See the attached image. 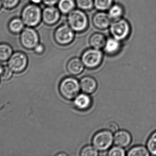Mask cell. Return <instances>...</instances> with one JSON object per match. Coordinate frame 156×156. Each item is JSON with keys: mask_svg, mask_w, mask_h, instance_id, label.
<instances>
[{"mask_svg": "<svg viewBox=\"0 0 156 156\" xmlns=\"http://www.w3.org/2000/svg\"><path fill=\"white\" fill-rule=\"evenodd\" d=\"M68 24L75 32H82L88 26V19L83 11L74 9L68 14Z\"/></svg>", "mask_w": 156, "mask_h": 156, "instance_id": "1", "label": "cell"}, {"mask_svg": "<svg viewBox=\"0 0 156 156\" xmlns=\"http://www.w3.org/2000/svg\"><path fill=\"white\" fill-rule=\"evenodd\" d=\"M22 18L25 24L30 27H34L42 20V10L37 5H28L23 9Z\"/></svg>", "mask_w": 156, "mask_h": 156, "instance_id": "2", "label": "cell"}, {"mask_svg": "<svg viewBox=\"0 0 156 156\" xmlns=\"http://www.w3.org/2000/svg\"><path fill=\"white\" fill-rule=\"evenodd\" d=\"M80 84L76 79L72 77L64 78L60 83L59 91L62 97L67 100H72L79 94Z\"/></svg>", "mask_w": 156, "mask_h": 156, "instance_id": "3", "label": "cell"}, {"mask_svg": "<svg viewBox=\"0 0 156 156\" xmlns=\"http://www.w3.org/2000/svg\"><path fill=\"white\" fill-rule=\"evenodd\" d=\"M109 27L112 37L120 41L128 38L131 33L130 24L123 18L113 21Z\"/></svg>", "mask_w": 156, "mask_h": 156, "instance_id": "4", "label": "cell"}, {"mask_svg": "<svg viewBox=\"0 0 156 156\" xmlns=\"http://www.w3.org/2000/svg\"><path fill=\"white\" fill-rule=\"evenodd\" d=\"M114 142L112 132L109 130H102L94 135L92 139L93 146L98 151H105L109 149Z\"/></svg>", "mask_w": 156, "mask_h": 156, "instance_id": "5", "label": "cell"}, {"mask_svg": "<svg viewBox=\"0 0 156 156\" xmlns=\"http://www.w3.org/2000/svg\"><path fill=\"white\" fill-rule=\"evenodd\" d=\"M102 59L101 51L92 48L84 51L81 56V60L83 65L89 69H94L99 67Z\"/></svg>", "mask_w": 156, "mask_h": 156, "instance_id": "6", "label": "cell"}, {"mask_svg": "<svg viewBox=\"0 0 156 156\" xmlns=\"http://www.w3.org/2000/svg\"><path fill=\"white\" fill-rule=\"evenodd\" d=\"M54 38L56 43L59 45H66L74 40L75 32L68 24L61 25L55 31Z\"/></svg>", "mask_w": 156, "mask_h": 156, "instance_id": "7", "label": "cell"}, {"mask_svg": "<svg viewBox=\"0 0 156 156\" xmlns=\"http://www.w3.org/2000/svg\"><path fill=\"white\" fill-rule=\"evenodd\" d=\"M20 41L22 45L27 49H34L39 44V35L34 28L28 27L22 31Z\"/></svg>", "mask_w": 156, "mask_h": 156, "instance_id": "8", "label": "cell"}, {"mask_svg": "<svg viewBox=\"0 0 156 156\" xmlns=\"http://www.w3.org/2000/svg\"><path fill=\"white\" fill-rule=\"evenodd\" d=\"M28 65V58L25 53L16 52L12 54L8 61V67L12 71L21 73L25 70Z\"/></svg>", "mask_w": 156, "mask_h": 156, "instance_id": "9", "label": "cell"}, {"mask_svg": "<svg viewBox=\"0 0 156 156\" xmlns=\"http://www.w3.org/2000/svg\"><path fill=\"white\" fill-rule=\"evenodd\" d=\"M61 13L58 7L47 6L42 11V20L48 25H53L59 21Z\"/></svg>", "mask_w": 156, "mask_h": 156, "instance_id": "10", "label": "cell"}, {"mask_svg": "<svg viewBox=\"0 0 156 156\" xmlns=\"http://www.w3.org/2000/svg\"><path fill=\"white\" fill-rule=\"evenodd\" d=\"M93 24L97 29L104 30L110 27L112 20L108 14L103 11H99L93 16Z\"/></svg>", "mask_w": 156, "mask_h": 156, "instance_id": "11", "label": "cell"}, {"mask_svg": "<svg viewBox=\"0 0 156 156\" xmlns=\"http://www.w3.org/2000/svg\"><path fill=\"white\" fill-rule=\"evenodd\" d=\"M132 141L131 134L125 130L117 131L114 136V142L115 145L122 148L129 146Z\"/></svg>", "mask_w": 156, "mask_h": 156, "instance_id": "12", "label": "cell"}, {"mask_svg": "<svg viewBox=\"0 0 156 156\" xmlns=\"http://www.w3.org/2000/svg\"><path fill=\"white\" fill-rule=\"evenodd\" d=\"M80 84L82 91L88 94L94 93L97 88L96 81L92 77L89 76L83 77L81 78Z\"/></svg>", "mask_w": 156, "mask_h": 156, "instance_id": "13", "label": "cell"}, {"mask_svg": "<svg viewBox=\"0 0 156 156\" xmlns=\"http://www.w3.org/2000/svg\"><path fill=\"white\" fill-rule=\"evenodd\" d=\"M91 103V99L87 93L78 94L74 99V103L75 107L80 111H85L89 109Z\"/></svg>", "mask_w": 156, "mask_h": 156, "instance_id": "14", "label": "cell"}, {"mask_svg": "<svg viewBox=\"0 0 156 156\" xmlns=\"http://www.w3.org/2000/svg\"><path fill=\"white\" fill-rule=\"evenodd\" d=\"M84 66L81 60L78 58H73L68 62L67 69L71 75H78L83 72Z\"/></svg>", "mask_w": 156, "mask_h": 156, "instance_id": "15", "label": "cell"}, {"mask_svg": "<svg viewBox=\"0 0 156 156\" xmlns=\"http://www.w3.org/2000/svg\"><path fill=\"white\" fill-rule=\"evenodd\" d=\"M121 42L112 37L107 38L103 48L105 52L109 55L117 54L121 49Z\"/></svg>", "mask_w": 156, "mask_h": 156, "instance_id": "16", "label": "cell"}, {"mask_svg": "<svg viewBox=\"0 0 156 156\" xmlns=\"http://www.w3.org/2000/svg\"><path fill=\"white\" fill-rule=\"evenodd\" d=\"M107 38L101 33H94L92 35L89 39V44L92 48L101 49L104 48Z\"/></svg>", "mask_w": 156, "mask_h": 156, "instance_id": "17", "label": "cell"}, {"mask_svg": "<svg viewBox=\"0 0 156 156\" xmlns=\"http://www.w3.org/2000/svg\"><path fill=\"white\" fill-rule=\"evenodd\" d=\"M57 5L60 13L65 14H68L76 5L75 0H59Z\"/></svg>", "mask_w": 156, "mask_h": 156, "instance_id": "18", "label": "cell"}, {"mask_svg": "<svg viewBox=\"0 0 156 156\" xmlns=\"http://www.w3.org/2000/svg\"><path fill=\"white\" fill-rule=\"evenodd\" d=\"M107 14L112 21H116L122 18L123 15L124 9L120 5L113 4L108 10Z\"/></svg>", "mask_w": 156, "mask_h": 156, "instance_id": "19", "label": "cell"}, {"mask_svg": "<svg viewBox=\"0 0 156 156\" xmlns=\"http://www.w3.org/2000/svg\"><path fill=\"white\" fill-rule=\"evenodd\" d=\"M128 156H148L150 155L147 147L144 146L133 147L127 152Z\"/></svg>", "mask_w": 156, "mask_h": 156, "instance_id": "20", "label": "cell"}, {"mask_svg": "<svg viewBox=\"0 0 156 156\" xmlns=\"http://www.w3.org/2000/svg\"><path fill=\"white\" fill-rule=\"evenodd\" d=\"M24 23L22 19L16 17L12 19L8 24V27L10 31L14 33H19L24 29Z\"/></svg>", "mask_w": 156, "mask_h": 156, "instance_id": "21", "label": "cell"}, {"mask_svg": "<svg viewBox=\"0 0 156 156\" xmlns=\"http://www.w3.org/2000/svg\"><path fill=\"white\" fill-rule=\"evenodd\" d=\"M12 55V49L6 44H0V61H6Z\"/></svg>", "mask_w": 156, "mask_h": 156, "instance_id": "22", "label": "cell"}, {"mask_svg": "<svg viewBox=\"0 0 156 156\" xmlns=\"http://www.w3.org/2000/svg\"><path fill=\"white\" fill-rule=\"evenodd\" d=\"M113 0H94V7L99 11H107L113 5Z\"/></svg>", "mask_w": 156, "mask_h": 156, "instance_id": "23", "label": "cell"}, {"mask_svg": "<svg viewBox=\"0 0 156 156\" xmlns=\"http://www.w3.org/2000/svg\"><path fill=\"white\" fill-rule=\"evenodd\" d=\"M147 147L150 155L156 156V131L154 132L148 138Z\"/></svg>", "mask_w": 156, "mask_h": 156, "instance_id": "24", "label": "cell"}, {"mask_svg": "<svg viewBox=\"0 0 156 156\" xmlns=\"http://www.w3.org/2000/svg\"><path fill=\"white\" fill-rule=\"evenodd\" d=\"M76 5L79 9L82 11H90L93 7L94 0H75Z\"/></svg>", "mask_w": 156, "mask_h": 156, "instance_id": "25", "label": "cell"}, {"mask_svg": "<svg viewBox=\"0 0 156 156\" xmlns=\"http://www.w3.org/2000/svg\"><path fill=\"white\" fill-rule=\"evenodd\" d=\"M81 156H97L99 155L98 150L94 146H86L82 149L80 152Z\"/></svg>", "mask_w": 156, "mask_h": 156, "instance_id": "26", "label": "cell"}, {"mask_svg": "<svg viewBox=\"0 0 156 156\" xmlns=\"http://www.w3.org/2000/svg\"><path fill=\"white\" fill-rule=\"evenodd\" d=\"M12 71L7 66H3L0 72V78L3 80H8L12 78Z\"/></svg>", "mask_w": 156, "mask_h": 156, "instance_id": "27", "label": "cell"}, {"mask_svg": "<svg viewBox=\"0 0 156 156\" xmlns=\"http://www.w3.org/2000/svg\"><path fill=\"white\" fill-rule=\"evenodd\" d=\"M126 154L123 148L117 146L114 147L108 152V155L110 156H124Z\"/></svg>", "mask_w": 156, "mask_h": 156, "instance_id": "28", "label": "cell"}, {"mask_svg": "<svg viewBox=\"0 0 156 156\" xmlns=\"http://www.w3.org/2000/svg\"><path fill=\"white\" fill-rule=\"evenodd\" d=\"M20 0H2V5L6 9L14 8L19 3Z\"/></svg>", "mask_w": 156, "mask_h": 156, "instance_id": "29", "label": "cell"}, {"mask_svg": "<svg viewBox=\"0 0 156 156\" xmlns=\"http://www.w3.org/2000/svg\"><path fill=\"white\" fill-rule=\"evenodd\" d=\"M107 127H108V130L112 132H116L119 130V126L116 123H110Z\"/></svg>", "mask_w": 156, "mask_h": 156, "instance_id": "30", "label": "cell"}, {"mask_svg": "<svg viewBox=\"0 0 156 156\" xmlns=\"http://www.w3.org/2000/svg\"><path fill=\"white\" fill-rule=\"evenodd\" d=\"M35 52L37 54H42L44 51V45L41 44H38L34 48Z\"/></svg>", "mask_w": 156, "mask_h": 156, "instance_id": "31", "label": "cell"}, {"mask_svg": "<svg viewBox=\"0 0 156 156\" xmlns=\"http://www.w3.org/2000/svg\"><path fill=\"white\" fill-rule=\"evenodd\" d=\"M59 0H42V3L46 6H54L57 4Z\"/></svg>", "mask_w": 156, "mask_h": 156, "instance_id": "32", "label": "cell"}, {"mask_svg": "<svg viewBox=\"0 0 156 156\" xmlns=\"http://www.w3.org/2000/svg\"><path fill=\"white\" fill-rule=\"evenodd\" d=\"M31 2H32V3L38 5L42 2V0H31Z\"/></svg>", "mask_w": 156, "mask_h": 156, "instance_id": "33", "label": "cell"}, {"mask_svg": "<svg viewBox=\"0 0 156 156\" xmlns=\"http://www.w3.org/2000/svg\"><path fill=\"white\" fill-rule=\"evenodd\" d=\"M58 155H59V156H62V155L66 156V155H67L66 154H59Z\"/></svg>", "mask_w": 156, "mask_h": 156, "instance_id": "34", "label": "cell"}, {"mask_svg": "<svg viewBox=\"0 0 156 156\" xmlns=\"http://www.w3.org/2000/svg\"><path fill=\"white\" fill-rule=\"evenodd\" d=\"M2 0H0V8L2 7Z\"/></svg>", "mask_w": 156, "mask_h": 156, "instance_id": "35", "label": "cell"}]
</instances>
